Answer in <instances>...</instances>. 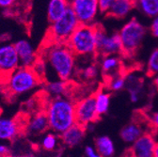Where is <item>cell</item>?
Here are the masks:
<instances>
[{
  "label": "cell",
  "mask_w": 158,
  "mask_h": 157,
  "mask_svg": "<svg viewBox=\"0 0 158 157\" xmlns=\"http://www.w3.org/2000/svg\"><path fill=\"white\" fill-rule=\"evenodd\" d=\"M153 85H154L155 89L158 90V73L154 76V79H153Z\"/></svg>",
  "instance_id": "34"
},
{
  "label": "cell",
  "mask_w": 158,
  "mask_h": 157,
  "mask_svg": "<svg viewBox=\"0 0 158 157\" xmlns=\"http://www.w3.org/2000/svg\"><path fill=\"white\" fill-rule=\"evenodd\" d=\"M122 66V61L120 57L116 56L115 55L112 56H103V60L101 64V68L103 71V73L108 79H112L113 75L118 73Z\"/></svg>",
  "instance_id": "19"
},
{
  "label": "cell",
  "mask_w": 158,
  "mask_h": 157,
  "mask_svg": "<svg viewBox=\"0 0 158 157\" xmlns=\"http://www.w3.org/2000/svg\"><path fill=\"white\" fill-rule=\"evenodd\" d=\"M39 57L44 62L46 69H51L60 80L69 81L75 72L76 56L67 43L45 42Z\"/></svg>",
  "instance_id": "1"
},
{
  "label": "cell",
  "mask_w": 158,
  "mask_h": 157,
  "mask_svg": "<svg viewBox=\"0 0 158 157\" xmlns=\"http://www.w3.org/2000/svg\"><path fill=\"white\" fill-rule=\"evenodd\" d=\"M116 0H98L99 3V10L102 13H106L109 8L112 6V4Z\"/></svg>",
  "instance_id": "28"
},
{
  "label": "cell",
  "mask_w": 158,
  "mask_h": 157,
  "mask_svg": "<svg viewBox=\"0 0 158 157\" xmlns=\"http://www.w3.org/2000/svg\"><path fill=\"white\" fill-rule=\"evenodd\" d=\"M158 73V48L154 49L147 62L146 74L149 77H153Z\"/></svg>",
  "instance_id": "24"
},
{
  "label": "cell",
  "mask_w": 158,
  "mask_h": 157,
  "mask_svg": "<svg viewBox=\"0 0 158 157\" xmlns=\"http://www.w3.org/2000/svg\"><path fill=\"white\" fill-rule=\"evenodd\" d=\"M153 157H158V143H156L155 145V149H154V156Z\"/></svg>",
  "instance_id": "36"
},
{
  "label": "cell",
  "mask_w": 158,
  "mask_h": 157,
  "mask_svg": "<svg viewBox=\"0 0 158 157\" xmlns=\"http://www.w3.org/2000/svg\"><path fill=\"white\" fill-rule=\"evenodd\" d=\"M140 121L141 120L136 118L135 121L131 122L129 124L125 125L122 129L120 134L123 141L128 142V143L135 142L137 138H139L144 133H146L144 132L142 128L145 122H140Z\"/></svg>",
  "instance_id": "15"
},
{
  "label": "cell",
  "mask_w": 158,
  "mask_h": 157,
  "mask_svg": "<svg viewBox=\"0 0 158 157\" xmlns=\"http://www.w3.org/2000/svg\"><path fill=\"white\" fill-rule=\"evenodd\" d=\"M24 157H36V156L33 155V154H27V155H25Z\"/></svg>",
  "instance_id": "37"
},
{
  "label": "cell",
  "mask_w": 158,
  "mask_h": 157,
  "mask_svg": "<svg viewBox=\"0 0 158 157\" xmlns=\"http://www.w3.org/2000/svg\"><path fill=\"white\" fill-rule=\"evenodd\" d=\"M96 75H97V68L94 65H90V66L87 67L82 72L83 78L84 79H87V80L92 79V78H94Z\"/></svg>",
  "instance_id": "27"
},
{
  "label": "cell",
  "mask_w": 158,
  "mask_h": 157,
  "mask_svg": "<svg viewBox=\"0 0 158 157\" xmlns=\"http://www.w3.org/2000/svg\"><path fill=\"white\" fill-rule=\"evenodd\" d=\"M109 85H110V89L112 90H115V91L120 90L124 87L125 79L123 76H122V74H118V76L109 80Z\"/></svg>",
  "instance_id": "26"
},
{
  "label": "cell",
  "mask_w": 158,
  "mask_h": 157,
  "mask_svg": "<svg viewBox=\"0 0 158 157\" xmlns=\"http://www.w3.org/2000/svg\"><path fill=\"white\" fill-rule=\"evenodd\" d=\"M95 149L103 157H112L115 152V148L112 140L108 136H99L95 138Z\"/></svg>",
  "instance_id": "21"
},
{
  "label": "cell",
  "mask_w": 158,
  "mask_h": 157,
  "mask_svg": "<svg viewBox=\"0 0 158 157\" xmlns=\"http://www.w3.org/2000/svg\"><path fill=\"white\" fill-rule=\"evenodd\" d=\"M85 153L87 155V157H103L101 154H99L98 151H96V149L90 147V146H87L85 149Z\"/></svg>",
  "instance_id": "29"
},
{
  "label": "cell",
  "mask_w": 158,
  "mask_h": 157,
  "mask_svg": "<svg viewBox=\"0 0 158 157\" xmlns=\"http://www.w3.org/2000/svg\"><path fill=\"white\" fill-rule=\"evenodd\" d=\"M86 127L75 123L61 134V140L68 147H75L80 144L85 136Z\"/></svg>",
  "instance_id": "17"
},
{
  "label": "cell",
  "mask_w": 158,
  "mask_h": 157,
  "mask_svg": "<svg viewBox=\"0 0 158 157\" xmlns=\"http://www.w3.org/2000/svg\"><path fill=\"white\" fill-rule=\"evenodd\" d=\"M14 46L19 56L20 65L32 68L39 60V53L36 51L32 43L27 40L22 39L17 41L14 43Z\"/></svg>",
  "instance_id": "12"
},
{
  "label": "cell",
  "mask_w": 158,
  "mask_h": 157,
  "mask_svg": "<svg viewBox=\"0 0 158 157\" xmlns=\"http://www.w3.org/2000/svg\"><path fill=\"white\" fill-rule=\"evenodd\" d=\"M25 132L30 136L44 134L49 128V122L45 111L38 112L33 115L25 125Z\"/></svg>",
  "instance_id": "14"
},
{
  "label": "cell",
  "mask_w": 158,
  "mask_h": 157,
  "mask_svg": "<svg viewBox=\"0 0 158 157\" xmlns=\"http://www.w3.org/2000/svg\"><path fill=\"white\" fill-rule=\"evenodd\" d=\"M41 81L42 78L33 68L20 66L8 74L6 89L10 94L20 96L37 89L41 85Z\"/></svg>",
  "instance_id": "4"
},
{
  "label": "cell",
  "mask_w": 158,
  "mask_h": 157,
  "mask_svg": "<svg viewBox=\"0 0 158 157\" xmlns=\"http://www.w3.org/2000/svg\"><path fill=\"white\" fill-rule=\"evenodd\" d=\"M150 122L152 124V127L153 128V130L158 129V112L153 113L152 115V117L150 118Z\"/></svg>",
  "instance_id": "32"
},
{
  "label": "cell",
  "mask_w": 158,
  "mask_h": 157,
  "mask_svg": "<svg viewBox=\"0 0 158 157\" xmlns=\"http://www.w3.org/2000/svg\"><path fill=\"white\" fill-rule=\"evenodd\" d=\"M71 8L80 24L92 25L99 10L98 0H73Z\"/></svg>",
  "instance_id": "9"
},
{
  "label": "cell",
  "mask_w": 158,
  "mask_h": 157,
  "mask_svg": "<svg viewBox=\"0 0 158 157\" xmlns=\"http://www.w3.org/2000/svg\"><path fill=\"white\" fill-rule=\"evenodd\" d=\"M136 6L149 17L158 15V0H136Z\"/></svg>",
  "instance_id": "22"
},
{
  "label": "cell",
  "mask_w": 158,
  "mask_h": 157,
  "mask_svg": "<svg viewBox=\"0 0 158 157\" xmlns=\"http://www.w3.org/2000/svg\"><path fill=\"white\" fill-rule=\"evenodd\" d=\"M95 37H96V55L102 56L118 55L123 53L122 41L118 32L108 35L105 28L95 24Z\"/></svg>",
  "instance_id": "7"
},
{
  "label": "cell",
  "mask_w": 158,
  "mask_h": 157,
  "mask_svg": "<svg viewBox=\"0 0 158 157\" xmlns=\"http://www.w3.org/2000/svg\"><path fill=\"white\" fill-rule=\"evenodd\" d=\"M71 7L68 0H50L47 6V19L49 23H53L62 17Z\"/></svg>",
  "instance_id": "18"
},
{
  "label": "cell",
  "mask_w": 158,
  "mask_h": 157,
  "mask_svg": "<svg viewBox=\"0 0 158 157\" xmlns=\"http://www.w3.org/2000/svg\"><path fill=\"white\" fill-rule=\"evenodd\" d=\"M0 157H17V156L14 155V154H11V153L8 152V153H6V154H4V155H1Z\"/></svg>",
  "instance_id": "35"
},
{
  "label": "cell",
  "mask_w": 158,
  "mask_h": 157,
  "mask_svg": "<svg viewBox=\"0 0 158 157\" xmlns=\"http://www.w3.org/2000/svg\"><path fill=\"white\" fill-rule=\"evenodd\" d=\"M17 0H0V9L3 10H9L10 9Z\"/></svg>",
  "instance_id": "30"
},
{
  "label": "cell",
  "mask_w": 158,
  "mask_h": 157,
  "mask_svg": "<svg viewBox=\"0 0 158 157\" xmlns=\"http://www.w3.org/2000/svg\"><path fill=\"white\" fill-rule=\"evenodd\" d=\"M69 81L64 80H55L50 81L45 85V91L51 97L66 96L69 90Z\"/></svg>",
  "instance_id": "20"
},
{
  "label": "cell",
  "mask_w": 158,
  "mask_h": 157,
  "mask_svg": "<svg viewBox=\"0 0 158 157\" xmlns=\"http://www.w3.org/2000/svg\"><path fill=\"white\" fill-rule=\"evenodd\" d=\"M95 100H96V109L99 116H101L107 112L110 103V95L108 93L99 90L95 92Z\"/></svg>",
  "instance_id": "23"
},
{
  "label": "cell",
  "mask_w": 158,
  "mask_h": 157,
  "mask_svg": "<svg viewBox=\"0 0 158 157\" xmlns=\"http://www.w3.org/2000/svg\"><path fill=\"white\" fill-rule=\"evenodd\" d=\"M41 146L44 151H54L57 146V137L53 133L45 134L41 141Z\"/></svg>",
  "instance_id": "25"
},
{
  "label": "cell",
  "mask_w": 158,
  "mask_h": 157,
  "mask_svg": "<svg viewBox=\"0 0 158 157\" xmlns=\"http://www.w3.org/2000/svg\"><path fill=\"white\" fill-rule=\"evenodd\" d=\"M20 66L14 43H6L0 44V73L10 74Z\"/></svg>",
  "instance_id": "10"
},
{
  "label": "cell",
  "mask_w": 158,
  "mask_h": 157,
  "mask_svg": "<svg viewBox=\"0 0 158 157\" xmlns=\"http://www.w3.org/2000/svg\"><path fill=\"white\" fill-rule=\"evenodd\" d=\"M122 41V55L126 58L133 57L140 48L146 34V28L133 18L118 32Z\"/></svg>",
  "instance_id": "5"
},
{
  "label": "cell",
  "mask_w": 158,
  "mask_h": 157,
  "mask_svg": "<svg viewBox=\"0 0 158 157\" xmlns=\"http://www.w3.org/2000/svg\"><path fill=\"white\" fill-rule=\"evenodd\" d=\"M75 119L77 124L84 127L100 119L96 109L95 93L75 103Z\"/></svg>",
  "instance_id": "8"
},
{
  "label": "cell",
  "mask_w": 158,
  "mask_h": 157,
  "mask_svg": "<svg viewBox=\"0 0 158 157\" xmlns=\"http://www.w3.org/2000/svg\"><path fill=\"white\" fill-rule=\"evenodd\" d=\"M22 132V125L15 119L0 117V140L12 141Z\"/></svg>",
  "instance_id": "13"
},
{
  "label": "cell",
  "mask_w": 158,
  "mask_h": 157,
  "mask_svg": "<svg viewBox=\"0 0 158 157\" xmlns=\"http://www.w3.org/2000/svg\"><path fill=\"white\" fill-rule=\"evenodd\" d=\"M151 32L152 34V36L154 37H158V15L156 17H154L153 21L152 23L151 26Z\"/></svg>",
  "instance_id": "31"
},
{
  "label": "cell",
  "mask_w": 158,
  "mask_h": 157,
  "mask_svg": "<svg viewBox=\"0 0 158 157\" xmlns=\"http://www.w3.org/2000/svg\"><path fill=\"white\" fill-rule=\"evenodd\" d=\"M136 7V0H116L106 15L116 19H123Z\"/></svg>",
  "instance_id": "16"
},
{
  "label": "cell",
  "mask_w": 158,
  "mask_h": 157,
  "mask_svg": "<svg viewBox=\"0 0 158 157\" xmlns=\"http://www.w3.org/2000/svg\"><path fill=\"white\" fill-rule=\"evenodd\" d=\"M49 128L61 134L76 123L75 103L67 96L52 97L44 109Z\"/></svg>",
  "instance_id": "2"
},
{
  "label": "cell",
  "mask_w": 158,
  "mask_h": 157,
  "mask_svg": "<svg viewBox=\"0 0 158 157\" xmlns=\"http://www.w3.org/2000/svg\"><path fill=\"white\" fill-rule=\"evenodd\" d=\"M8 152H10L9 148L5 144H1V143H0V156L4 155V154H6Z\"/></svg>",
  "instance_id": "33"
},
{
  "label": "cell",
  "mask_w": 158,
  "mask_h": 157,
  "mask_svg": "<svg viewBox=\"0 0 158 157\" xmlns=\"http://www.w3.org/2000/svg\"><path fill=\"white\" fill-rule=\"evenodd\" d=\"M155 145L154 135L146 132L134 142L129 150V155L130 157H153Z\"/></svg>",
  "instance_id": "11"
},
{
  "label": "cell",
  "mask_w": 158,
  "mask_h": 157,
  "mask_svg": "<svg viewBox=\"0 0 158 157\" xmlns=\"http://www.w3.org/2000/svg\"><path fill=\"white\" fill-rule=\"evenodd\" d=\"M79 24L75 13L70 7L62 17L50 24L45 42L66 43Z\"/></svg>",
  "instance_id": "6"
},
{
  "label": "cell",
  "mask_w": 158,
  "mask_h": 157,
  "mask_svg": "<svg viewBox=\"0 0 158 157\" xmlns=\"http://www.w3.org/2000/svg\"><path fill=\"white\" fill-rule=\"evenodd\" d=\"M66 43L76 56L97 57L95 24H79Z\"/></svg>",
  "instance_id": "3"
},
{
  "label": "cell",
  "mask_w": 158,
  "mask_h": 157,
  "mask_svg": "<svg viewBox=\"0 0 158 157\" xmlns=\"http://www.w3.org/2000/svg\"><path fill=\"white\" fill-rule=\"evenodd\" d=\"M68 1H69V2H70V3H72V2H73V0H68Z\"/></svg>",
  "instance_id": "38"
}]
</instances>
